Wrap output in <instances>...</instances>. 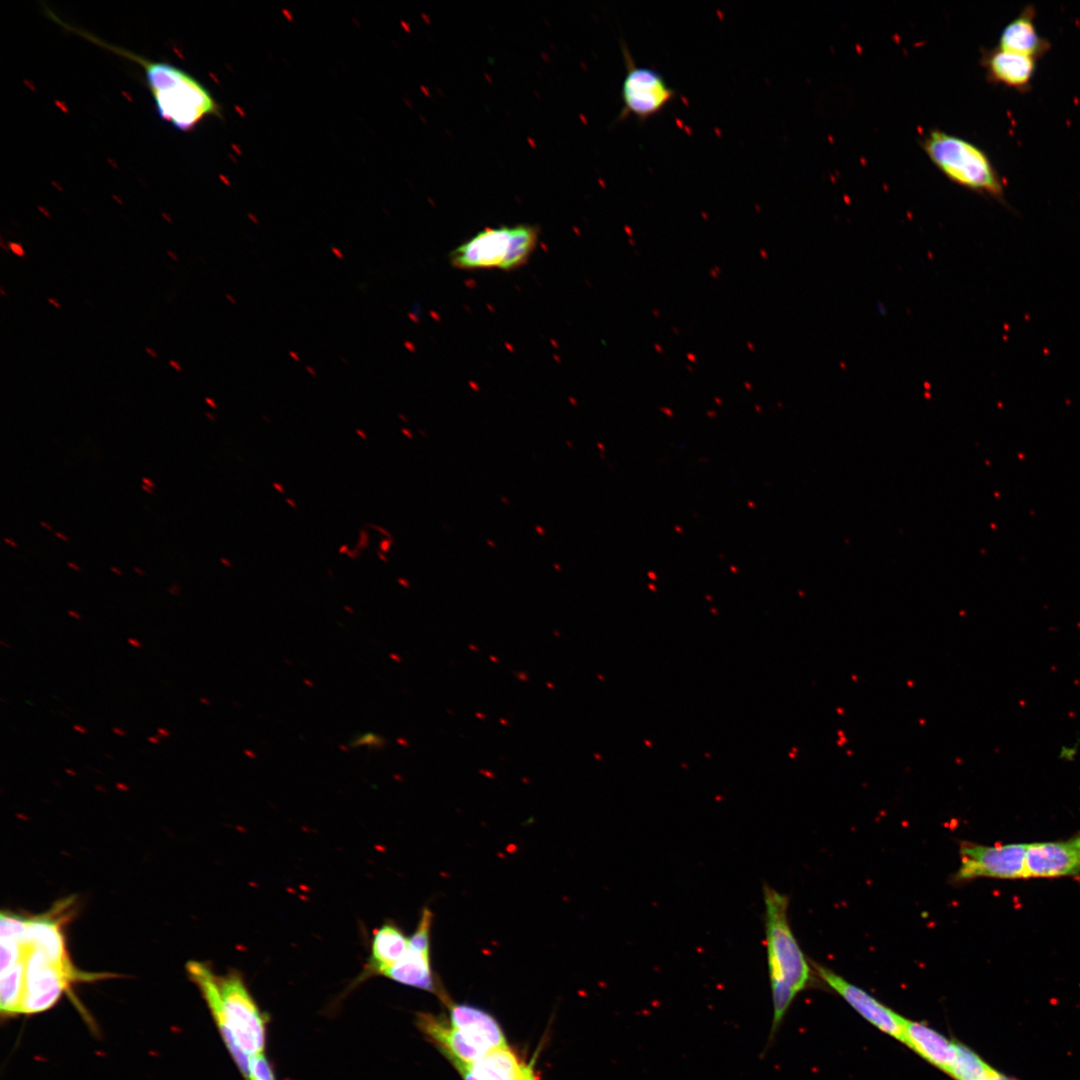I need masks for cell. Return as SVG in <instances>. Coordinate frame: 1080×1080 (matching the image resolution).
Here are the masks:
<instances>
[{"mask_svg":"<svg viewBox=\"0 0 1080 1080\" xmlns=\"http://www.w3.org/2000/svg\"><path fill=\"white\" fill-rule=\"evenodd\" d=\"M186 970L244 1080H250V1058L264 1054L266 1048L267 1019L243 976L237 970L220 975L207 962L194 960Z\"/></svg>","mask_w":1080,"mask_h":1080,"instance_id":"cell-1","label":"cell"},{"mask_svg":"<svg viewBox=\"0 0 1080 1080\" xmlns=\"http://www.w3.org/2000/svg\"><path fill=\"white\" fill-rule=\"evenodd\" d=\"M765 938L773 1015L768 1042L773 1040L796 995L812 978L813 966L802 951L788 918L789 898L769 884L763 886Z\"/></svg>","mask_w":1080,"mask_h":1080,"instance_id":"cell-2","label":"cell"},{"mask_svg":"<svg viewBox=\"0 0 1080 1080\" xmlns=\"http://www.w3.org/2000/svg\"><path fill=\"white\" fill-rule=\"evenodd\" d=\"M69 30L141 66L159 117L175 129L192 130L206 117L218 114V105L209 91L181 68L166 62L149 60L108 44L88 32H80L73 27Z\"/></svg>","mask_w":1080,"mask_h":1080,"instance_id":"cell-3","label":"cell"},{"mask_svg":"<svg viewBox=\"0 0 1080 1080\" xmlns=\"http://www.w3.org/2000/svg\"><path fill=\"white\" fill-rule=\"evenodd\" d=\"M416 1025L458 1072L488 1053L508 1046L497 1020L469 1004L450 1005L448 1016L419 1013Z\"/></svg>","mask_w":1080,"mask_h":1080,"instance_id":"cell-4","label":"cell"},{"mask_svg":"<svg viewBox=\"0 0 1080 1080\" xmlns=\"http://www.w3.org/2000/svg\"><path fill=\"white\" fill-rule=\"evenodd\" d=\"M539 234L538 226L532 224L487 227L455 247L449 261L462 270H515L528 262Z\"/></svg>","mask_w":1080,"mask_h":1080,"instance_id":"cell-5","label":"cell"},{"mask_svg":"<svg viewBox=\"0 0 1080 1080\" xmlns=\"http://www.w3.org/2000/svg\"><path fill=\"white\" fill-rule=\"evenodd\" d=\"M922 147L934 165L952 182L1003 200L1004 183L988 155L975 144L934 129L923 139Z\"/></svg>","mask_w":1080,"mask_h":1080,"instance_id":"cell-6","label":"cell"},{"mask_svg":"<svg viewBox=\"0 0 1080 1080\" xmlns=\"http://www.w3.org/2000/svg\"><path fill=\"white\" fill-rule=\"evenodd\" d=\"M25 979L21 1014L31 1015L52 1008L61 995L77 982L105 978V974L67 970L53 964L40 950L26 944Z\"/></svg>","mask_w":1080,"mask_h":1080,"instance_id":"cell-7","label":"cell"},{"mask_svg":"<svg viewBox=\"0 0 1080 1080\" xmlns=\"http://www.w3.org/2000/svg\"><path fill=\"white\" fill-rule=\"evenodd\" d=\"M1027 843L982 845L963 841L960 843V864L953 882L963 883L977 878L1002 880L1027 879Z\"/></svg>","mask_w":1080,"mask_h":1080,"instance_id":"cell-8","label":"cell"},{"mask_svg":"<svg viewBox=\"0 0 1080 1080\" xmlns=\"http://www.w3.org/2000/svg\"><path fill=\"white\" fill-rule=\"evenodd\" d=\"M626 75L621 89L623 108L619 119L630 115L644 122L660 113L676 96L657 70L637 66L628 47L622 44Z\"/></svg>","mask_w":1080,"mask_h":1080,"instance_id":"cell-9","label":"cell"},{"mask_svg":"<svg viewBox=\"0 0 1080 1080\" xmlns=\"http://www.w3.org/2000/svg\"><path fill=\"white\" fill-rule=\"evenodd\" d=\"M432 922L433 913L428 907H424L415 931L409 936L406 954L383 977L406 986L437 992L431 965Z\"/></svg>","mask_w":1080,"mask_h":1080,"instance_id":"cell-10","label":"cell"},{"mask_svg":"<svg viewBox=\"0 0 1080 1080\" xmlns=\"http://www.w3.org/2000/svg\"><path fill=\"white\" fill-rule=\"evenodd\" d=\"M812 966L819 978L838 993L862 1017L882 1032L902 1042L903 1017L826 966L814 962H812Z\"/></svg>","mask_w":1080,"mask_h":1080,"instance_id":"cell-11","label":"cell"},{"mask_svg":"<svg viewBox=\"0 0 1080 1080\" xmlns=\"http://www.w3.org/2000/svg\"><path fill=\"white\" fill-rule=\"evenodd\" d=\"M1025 864L1027 879L1079 875L1080 833L1065 840L1027 843Z\"/></svg>","mask_w":1080,"mask_h":1080,"instance_id":"cell-12","label":"cell"},{"mask_svg":"<svg viewBox=\"0 0 1080 1080\" xmlns=\"http://www.w3.org/2000/svg\"><path fill=\"white\" fill-rule=\"evenodd\" d=\"M408 947L409 937L403 930L392 920L384 922L373 931L368 959L354 984H360L370 977L384 976L403 958Z\"/></svg>","mask_w":1080,"mask_h":1080,"instance_id":"cell-13","label":"cell"},{"mask_svg":"<svg viewBox=\"0 0 1080 1080\" xmlns=\"http://www.w3.org/2000/svg\"><path fill=\"white\" fill-rule=\"evenodd\" d=\"M1037 59L996 47L982 55L989 81L1020 92L1030 89L1037 69Z\"/></svg>","mask_w":1080,"mask_h":1080,"instance_id":"cell-14","label":"cell"},{"mask_svg":"<svg viewBox=\"0 0 1080 1080\" xmlns=\"http://www.w3.org/2000/svg\"><path fill=\"white\" fill-rule=\"evenodd\" d=\"M463 1080H539L533 1065L509 1046L499 1048L459 1072Z\"/></svg>","mask_w":1080,"mask_h":1080,"instance_id":"cell-15","label":"cell"},{"mask_svg":"<svg viewBox=\"0 0 1080 1080\" xmlns=\"http://www.w3.org/2000/svg\"><path fill=\"white\" fill-rule=\"evenodd\" d=\"M902 1042L932 1065L949 1073L956 1057L957 1042L949 1040L923 1023L905 1018Z\"/></svg>","mask_w":1080,"mask_h":1080,"instance_id":"cell-16","label":"cell"},{"mask_svg":"<svg viewBox=\"0 0 1080 1080\" xmlns=\"http://www.w3.org/2000/svg\"><path fill=\"white\" fill-rule=\"evenodd\" d=\"M1036 10L1025 6L1002 30L998 47L1007 51L1039 59L1051 48L1048 39L1042 37L1035 25Z\"/></svg>","mask_w":1080,"mask_h":1080,"instance_id":"cell-17","label":"cell"},{"mask_svg":"<svg viewBox=\"0 0 1080 1080\" xmlns=\"http://www.w3.org/2000/svg\"><path fill=\"white\" fill-rule=\"evenodd\" d=\"M990 1067L976 1052L957 1042L956 1057L949 1074L955 1080H984Z\"/></svg>","mask_w":1080,"mask_h":1080,"instance_id":"cell-18","label":"cell"},{"mask_svg":"<svg viewBox=\"0 0 1080 1080\" xmlns=\"http://www.w3.org/2000/svg\"><path fill=\"white\" fill-rule=\"evenodd\" d=\"M250 1080H277L265 1054L250 1058Z\"/></svg>","mask_w":1080,"mask_h":1080,"instance_id":"cell-19","label":"cell"},{"mask_svg":"<svg viewBox=\"0 0 1080 1080\" xmlns=\"http://www.w3.org/2000/svg\"><path fill=\"white\" fill-rule=\"evenodd\" d=\"M1079 753L1080 740L1075 739L1061 744L1057 750L1056 757L1064 763H1072L1077 760Z\"/></svg>","mask_w":1080,"mask_h":1080,"instance_id":"cell-20","label":"cell"},{"mask_svg":"<svg viewBox=\"0 0 1080 1080\" xmlns=\"http://www.w3.org/2000/svg\"><path fill=\"white\" fill-rule=\"evenodd\" d=\"M372 741L376 742V743H382L383 739L379 740V741L378 740L375 741V735L365 734V735H362L361 737H357L354 741L351 742V745L352 744L353 745L354 744H356V745H368V743H370Z\"/></svg>","mask_w":1080,"mask_h":1080,"instance_id":"cell-21","label":"cell"},{"mask_svg":"<svg viewBox=\"0 0 1080 1080\" xmlns=\"http://www.w3.org/2000/svg\"><path fill=\"white\" fill-rule=\"evenodd\" d=\"M8 247H9L8 249L13 254H15L16 256L21 257V258L25 256V250H24V248L22 247L21 244L16 243V242H10Z\"/></svg>","mask_w":1080,"mask_h":1080,"instance_id":"cell-22","label":"cell"},{"mask_svg":"<svg viewBox=\"0 0 1080 1080\" xmlns=\"http://www.w3.org/2000/svg\"><path fill=\"white\" fill-rule=\"evenodd\" d=\"M169 365H170V366H171V367H172L173 369H175V370H176L177 372H182V371H183V368H182V366H181V365H180V363H179L178 361H176V360H172V359H171V360H169Z\"/></svg>","mask_w":1080,"mask_h":1080,"instance_id":"cell-23","label":"cell"},{"mask_svg":"<svg viewBox=\"0 0 1080 1080\" xmlns=\"http://www.w3.org/2000/svg\"><path fill=\"white\" fill-rule=\"evenodd\" d=\"M127 641L131 646H133L135 648H138V649L142 648V643L136 638H131L130 637V638L127 639Z\"/></svg>","mask_w":1080,"mask_h":1080,"instance_id":"cell-24","label":"cell"},{"mask_svg":"<svg viewBox=\"0 0 1080 1080\" xmlns=\"http://www.w3.org/2000/svg\"><path fill=\"white\" fill-rule=\"evenodd\" d=\"M157 733L160 735V737L168 738L171 736V732L164 727L158 728Z\"/></svg>","mask_w":1080,"mask_h":1080,"instance_id":"cell-25","label":"cell"},{"mask_svg":"<svg viewBox=\"0 0 1080 1080\" xmlns=\"http://www.w3.org/2000/svg\"><path fill=\"white\" fill-rule=\"evenodd\" d=\"M72 728H73L74 731L79 732L81 734L88 733V730L85 727H83L82 725H80V724H74L72 726Z\"/></svg>","mask_w":1080,"mask_h":1080,"instance_id":"cell-26","label":"cell"},{"mask_svg":"<svg viewBox=\"0 0 1080 1080\" xmlns=\"http://www.w3.org/2000/svg\"><path fill=\"white\" fill-rule=\"evenodd\" d=\"M144 350L152 358H155V359L158 358V353L153 348L147 346V347H145Z\"/></svg>","mask_w":1080,"mask_h":1080,"instance_id":"cell-27","label":"cell"},{"mask_svg":"<svg viewBox=\"0 0 1080 1080\" xmlns=\"http://www.w3.org/2000/svg\"><path fill=\"white\" fill-rule=\"evenodd\" d=\"M47 301L57 309H61V307H62L61 304L55 298L48 297Z\"/></svg>","mask_w":1080,"mask_h":1080,"instance_id":"cell-28","label":"cell"},{"mask_svg":"<svg viewBox=\"0 0 1080 1080\" xmlns=\"http://www.w3.org/2000/svg\"><path fill=\"white\" fill-rule=\"evenodd\" d=\"M168 591H169V592H170V593H171L172 595H178V594H179V592H180V587H179V586H178L177 584H173V585H172V586H171V587H170V588L168 589Z\"/></svg>","mask_w":1080,"mask_h":1080,"instance_id":"cell-29","label":"cell"},{"mask_svg":"<svg viewBox=\"0 0 1080 1080\" xmlns=\"http://www.w3.org/2000/svg\"><path fill=\"white\" fill-rule=\"evenodd\" d=\"M112 731H113V733H114V734H116V735H118V736H121V737H124V736H126V732H125V731H124V730H123L122 728H119V727H113V728H112Z\"/></svg>","mask_w":1080,"mask_h":1080,"instance_id":"cell-30","label":"cell"},{"mask_svg":"<svg viewBox=\"0 0 1080 1080\" xmlns=\"http://www.w3.org/2000/svg\"><path fill=\"white\" fill-rule=\"evenodd\" d=\"M147 740H148L149 742L153 743V744H159V743H160V735H159V734H157V735H155V736H149V737L147 738Z\"/></svg>","mask_w":1080,"mask_h":1080,"instance_id":"cell-31","label":"cell"},{"mask_svg":"<svg viewBox=\"0 0 1080 1080\" xmlns=\"http://www.w3.org/2000/svg\"><path fill=\"white\" fill-rule=\"evenodd\" d=\"M67 613H68L69 616L73 617L76 620H80L82 618V616L78 612H76L74 610L70 609V610L67 611Z\"/></svg>","mask_w":1080,"mask_h":1080,"instance_id":"cell-32","label":"cell"},{"mask_svg":"<svg viewBox=\"0 0 1080 1080\" xmlns=\"http://www.w3.org/2000/svg\"><path fill=\"white\" fill-rule=\"evenodd\" d=\"M166 254H167V255H168V256H169V257H170V258H171V259H172L173 261H175V262H177V261H178V257H177V255H176V254H175V253H174V252H173L172 250H170V249H167V250H166Z\"/></svg>","mask_w":1080,"mask_h":1080,"instance_id":"cell-33","label":"cell"},{"mask_svg":"<svg viewBox=\"0 0 1080 1080\" xmlns=\"http://www.w3.org/2000/svg\"><path fill=\"white\" fill-rule=\"evenodd\" d=\"M142 482H143V483H144L145 485H147V486H149V487H151V488H154V487H155V484H154V483L152 482V480H150L149 478L143 477V478H142Z\"/></svg>","mask_w":1080,"mask_h":1080,"instance_id":"cell-34","label":"cell"},{"mask_svg":"<svg viewBox=\"0 0 1080 1080\" xmlns=\"http://www.w3.org/2000/svg\"><path fill=\"white\" fill-rule=\"evenodd\" d=\"M4 541H5V542H6L7 544H9L10 546L14 547V548H16V547H17V544H16V543H15L14 541H12L11 539L7 538V537H5V538H4Z\"/></svg>","mask_w":1080,"mask_h":1080,"instance_id":"cell-35","label":"cell"},{"mask_svg":"<svg viewBox=\"0 0 1080 1080\" xmlns=\"http://www.w3.org/2000/svg\"><path fill=\"white\" fill-rule=\"evenodd\" d=\"M141 488H142V489H143L144 491H146L147 493H149V494H153V490H152V488H151V487H149V486H147V485L143 484V485L141 486Z\"/></svg>","mask_w":1080,"mask_h":1080,"instance_id":"cell-36","label":"cell"},{"mask_svg":"<svg viewBox=\"0 0 1080 1080\" xmlns=\"http://www.w3.org/2000/svg\"><path fill=\"white\" fill-rule=\"evenodd\" d=\"M67 565H68V566H69L70 568H72V569H74V570H76V571H80V567H79V566H77V565H76L75 563H73V562H67Z\"/></svg>","mask_w":1080,"mask_h":1080,"instance_id":"cell-37","label":"cell"},{"mask_svg":"<svg viewBox=\"0 0 1080 1080\" xmlns=\"http://www.w3.org/2000/svg\"><path fill=\"white\" fill-rule=\"evenodd\" d=\"M55 535H56V536H57L58 538H60V539H62L63 541H65V542H67V541H68L67 537H66L65 535H63L62 533H60V532H56V533H55Z\"/></svg>","mask_w":1080,"mask_h":1080,"instance_id":"cell-38","label":"cell"},{"mask_svg":"<svg viewBox=\"0 0 1080 1080\" xmlns=\"http://www.w3.org/2000/svg\"><path fill=\"white\" fill-rule=\"evenodd\" d=\"M205 401H206V402H207V403H208L209 405H211L212 407H216V404L214 403V401H213L212 399H210V398H205Z\"/></svg>","mask_w":1080,"mask_h":1080,"instance_id":"cell-39","label":"cell"},{"mask_svg":"<svg viewBox=\"0 0 1080 1080\" xmlns=\"http://www.w3.org/2000/svg\"><path fill=\"white\" fill-rule=\"evenodd\" d=\"M110 569H111V570H112L113 572H115L116 574H118V575H122V571H121L120 569H118V568H116V567H111Z\"/></svg>","mask_w":1080,"mask_h":1080,"instance_id":"cell-40","label":"cell"},{"mask_svg":"<svg viewBox=\"0 0 1080 1080\" xmlns=\"http://www.w3.org/2000/svg\"><path fill=\"white\" fill-rule=\"evenodd\" d=\"M40 525L47 528L48 530H52V527L49 524L45 523V522H40Z\"/></svg>","mask_w":1080,"mask_h":1080,"instance_id":"cell-41","label":"cell"},{"mask_svg":"<svg viewBox=\"0 0 1080 1080\" xmlns=\"http://www.w3.org/2000/svg\"><path fill=\"white\" fill-rule=\"evenodd\" d=\"M134 571L137 572L140 575H145V572L142 571L141 569H139L138 567H134Z\"/></svg>","mask_w":1080,"mask_h":1080,"instance_id":"cell-42","label":"cell"},{"mask_svg":"<svg viewBox=\"0 0 1080 1080\" xmlns=\"http://www.w3.org/2000/svg\"><path fill=\"white\" fill-rule=\"evenodd\" d=\"M0 643H1V645H2V646L6 647V648H10V647H11V646H10V644H9V643H6V642H5L4 640H1V641H0Z\"/></svg>","mask_w":1080,"mask_h":1080,"instance_id":"cell-43","label":"cell"},{"mask_svg":"<svg viewBox=\"0 0 1080 1080\" xmlns=\"http://www.w3.org/2000/svg\"><path fill=\"white\" fill-rule=\"evenodd\" d=\"M65 771H66V773H69V774H72V775H76V773H75V772H74L73 770H71V769H66Z\"/></svg>","mask_w":1080,"mask_h":1080,"instance_id":"cell-44","label":"cell"},{"mask_svg":"<svg viewBox=\"0 0 1080 1080\" xmlns=\"http://www.w3.org/2000/svg\"><path fill=\"white\" fill-rule=\"evenodd\" d=\"M0 292H1L2 296H6V293H5V291H4V288H3V286H1V287H0Z\"/></svg>","mask_w":1080,"mask_h":1080,"instance_id":"cell-45","label":"cell"},{"mask_svg":"<svg viewBox=\"0 0 1080 1080\" xmlns=\"http://www.w3.org/2000/svg\"><path fill=\"white\" fill-rule=\"evenodd\" d=\"M206 415H207V416H208V417H209V418H210L211 420H215V419H214V417H212V415H211L210 413H206Z\"/></svg>","mask_w":1080,"mask_h":1080,"instance_id":"cell-46","label":"cell"},{"mask_svg":"<svg viewBox=\"0 0 1080 1080\" xmlns=\"http://www.w3.org/2000/svg\"><path fill=\"white\" fill-rule=\"evenodd\" d=\"M105 756H106V757H108V758H110V759H113V758H114L113 756H111V755H108V754H106Z\"/></svg>","mask_w":1080,"mask_h":1080,"instance_id":"cell-47","label":"cell"}]
</instances>
